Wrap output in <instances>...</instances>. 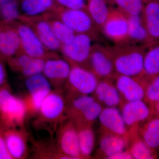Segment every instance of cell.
Returning a JSON list of instances; mask_svg holds the SVG:
<instances>
[{"instance_id": "36", "label": "cell", "mask_w": 159, "mask_h": 159, "mask_svg": "<svg viewBox=\"0 0 159 159\" xmlns=\"http://www.w3.org/2000/svg\"><path fill=\"white\" fill-rule=\"evenodd\" d=\"M58 7L66 9H86L85 0H54Z\"/></svg>"}, {"instance_id": "17", "label": "cell", "mask_w": 159, "mask_h": 159, "mask_svg": "<svg viewBox=\"0 0 159 159\" xmlns=\"http://www.w3.org/2000/svg\"><path fill=\"white\" fill-rule=\"evenodd\" d=\"M127 16L130 44L140 46L145 48L153 44L144 25L141 14Z\"/></svg>"}, {"instance_id": "10", "label": "cell", "mask_w": 159, "mask_h": 159, "mask_svg": "<svg viewBox=\"0 0 159 159\" xmlns=\"http://www.w3.org/2000/svg\"><path fill=\"white\" fill-rule=\"evenodd\" d=\"M19 20L29 26L46 48L52 52H60L61 44L53 33L51 26L43 15L27 16L20 15Z\"/></svg>"}, {"instance_id": "24", "label": "cell", "mask_w": 159, "mask_h": 159, "mask_svg": "<svg viewBox=\"0 0 159 159\" xmlns=\"http://www.w3.org/2000/svg\"><path fill=\"white\" fill-rule=\"evenodd\" d=\"M51 26L53 33L61 45L71 43L76 33L61 20L53 12L43 15Z\"/></svg>"}, {"instance_id": "22", "label": "cell", "mask_w": 159, "mask_h": 159, "mask_svg": "<svg viewBox=\"0 0 159 159\" xmlns=\"http://www.w3.org/2000/svg\"><path fill=\"white\" fill-rule=\"evenodd\" d=\"M144 60L143 78L148 83L159 75V42L147 48Z\"/></svg>"}, {"instance_id": "19", "label": "cell", "mask_w": 159, "mask_h": 159, "mask_svg": "<svg viewBox=\"0 0 159 159\" xmlns=\"http://www.w3.org/2000/svg\"><path fill=\"white\" fill-rule=\"evenodd\" d=\"M5 141L12 159H25L27 157V135L24 129L10 130L5 134Z\"/></svg>"}, {"instance_id": "2", "label": "cell", "mask_w": 159, "mask_h": 159, "mask_svg": "<svg viewBox=\"0 0 159 159\" xmlns=\"http://www.w3.org/2000/svg\"><path fill=\"white\" fill-rule=\"evenodd\" d=\"M53 13L76 34L89 35L93 39L98 36L93 22L86 9H66L57 7Z\"/></svg>"}, {"instance_id": "32", "label": "cell", "mask_w": 159, "mask_h": 159, "mask_svg": "<svg viewBox=\"0 0 159 159\" xmlns=\"http://www.w3.org/2000/svg\"><path fill=\"white\" fill-rule=\"evenodd\" d=\"M95 101V99L90 95H79L74 97L68 108V113L73 119H75Z\"/></svg>"}, {"instance_id": "35", "label": "cell", "mask_w": 159, "mask_h": 159, "mask_svg": "<svg viewBox=\"0 0 159 159\" xmlns=\"http://www.w3.org/2000/svg\"><path fill=\"white\" fill-rule=\"evenodd\" d=\"M145 99L154 107L159 102V75L148 83L145 90Z\"/></svg>"}, {"instance_id": "14", "label": "cell", "mask_w": 159, "mask_h": 159, "mask_svg": "<svg viewBox=\"0 0 159 159\" xmlns=\"http://www.w3.org/2000/svg\"><path fill=\"white\" fill-rule=\"evenodd\" d=\"M23 53L17 31L10 24L0 25V55L9 60Z\"/></svg>"}, {"instance_id": "15", "label": "cell", "mask_w": 159, "mask_h": 159, "mask_svg": "<svg viewBox=\"0 0 159 159\" xmlns=\"http://www.w3.org/2000/svg\"><path fill=\"white\" fill-rule=\"evenodd\" d=\"M11 68L25 78L43 73L45 60L21 53L8 60Z\"/></svg>"}, {"instance_id": "23", "label": "cell", "mask_w": 159, "mask_h": 159, "mask_svg": "<svg viewBox=\"0 0 159 159\" xmlns=\"http://www.w3.org/2000/svg\"><path fill=\"white\" fill-rule=\"evenodd\" d=\"M94 93L99 101L107 107H116L121 102L120 94L116 87L108 80L99 82Z\"/></svg>"}, {"instance_id": "31", "label": "cell", "mask_w": 159, "mask_h": 159, "mask_svg": "<svg viewBox=\"0 0 159 159\" xmlns=\"http://www.w3.org/2000/svg\"><path fill=\"white\" fill-rule=\"evenodd\" d=\"M25 78V86L28 93L39 91L52 90L51 84L43 73Z\"/></svg>"}, {"instance_id": "28", "label": "cell", "mask_w": 159, "mask_h": 159, "mask_svg": "<svg viewBox=\"0 0 159 159\" xmlns=\"http://www.w3.org/2000/svg\"><path fill=\"white\" fill-rule=\"evenodd\" d=\"M142 140L154 150L159 148V116L150 119L143 126Z\"/></svg>"}, {"instance_id": "18", "label": "cell", "mask_w": 159, "mask_h": 159, "mask_svg": "<svg viewBox=\"0 0 159 159\" xmlns=\"http://www.w3.org/2000/svg\"><path fill=\"white\" fill-rule=\"evenodd\" d=\"M151 110L143 100L127 102L123 106L122 115L126 125L132 126L150 117Z\"/></svg>"}, {"instance_id": "27", "label": "cell", "mask_w": 159, "mask_h": 159, "mask_svg": "<svg viewBox=\"0 0 159 159\" xmlns=\"http://www.w3.org/2000/svg\"><path fill=\"white\" fill-rule=\"evenodd\" d=\"M80 153L82 157H87L93 152L95 145V135L88 124H77Z\"/></svg>"}, {"instance_id": "6", "label": "cell", "mask_w": 159, "mask_h": 159, "mask_svg": "<svg viewBox=\"0 0 159 159\" xmlns=\"http://www.w3.org/2000/svg\"><path fill=\"white\" fill-rule=\"evenodd\" d=\"M101 32L115 45H130L127 16L117 8H110L108 17Z\"/></svg>"}, {"instance_id": "5", "label": "cell", "mask_w": 159, "mask_h": 159, "mask_svg": "<svg viewBox=\"0 0 159 159\" xmlns=\"http://www.w3.org/2000/svg\"><path fill=\"white\" fill-rule=\"evenodd\" d=\"M93 39L87 34H76L71 43L61 45L60 52L71 63L89 69Z\"/></svg>"}, {"instance_id": "8", "label": "cell", "mask_w": 159, "mask_h": 159, "mask_svg": "<svg viewBox=\"0 0 159 159\" xmlns=\"http://www.w3.org/2000/svg\"><path fill=\"white\" fill-rule=\"evenodd\" d=\"M89 69L98 78L108 79L116 74L113 60L109 47L96 44L92 46Z\"/></svg>"}, {"instance_id": "26", "label": "cell", "mask_w": 159, "mask_h": 159, "mask_svg": "<svg viewBox=\"0 0 159 159\" xmlns=\"http://www.w3.org/2000/svg\"><path fill=\"white\" fill-rule=\"evenodd\" d=\"M125 146L124 138L113 134H108L102 137L99 143L100 150L107 159L124 151Z\"/></svg>"}, {"instance_id": "39", "label": "cell", "mask_w": 159, "mask_h": 159, "mask_svg": "<svg viewBox=\"0 0 159 159\" xmlns=\"http://www.w3.org/2000/svg\"><path fill=\"white\" fill-rule=\"evenodd\" d=\"M6 77V70L0 59V86H2L5 83Z\"/></svg>"}, {"instance_id": "34", "label": "cell", "mask_w": 159, "mask_h": 159, "mask_svg": "<svg viewBox=\"0 0 159 159\" xmlns=\"http://www.w3.org/2000/svg\"><path fill=\"white\" fill-rule=\"evenodd\" d=\"M102 109L100 103L94 101L74 120L77 124H88L99 118Z\"/></svg>"}, {"instance_id": "21", "label": "cell", "mask_w": 159, "mask_h": 159, "mask_svg": "<svg viewBox=\"0 0 159 159\" xmlns=\"http://www.w3.org/2000/svg\"><path fill=\"white\" fill-rule=\"evenodd\" d=\"M20 15L27 16H41L53 12L57 6L54 0H17Z\"/></svg>"}, {"instance_id": "37", "label": "cell", "mask_w": 159, "mask_h": 159, "mask_svg": "<svg viewBox=\"0 0 159 159\" xmlns=\"http://www.w3.org/2000/svg\"><path fill=\"white\" fill-rule=\"evenodd\" d=\"M11 159L12 158L7 149L5 138L0 134V159Z\"/></svg>"}, {"instance_id": "33", "label": "cell", "mask_w": 159, "mask_h": 159, "mask_svg": "<svg viewBox=\"0 0 159 159\" xmlns=\"http://www.w3.org/2000/svg\"><path fill=\"white\" fill-rule=\"evenodd\" d=\"M129 152L133 159H152L157 158L155 150L150 148L142 139L137 140L134 142Z\"/></svg>"}, {"instance_id": "30", "label": "cell", "mask_w": 159, "mask_h": 159, "mask_svg": "<svg viewBox=\"0 0 159 159\" xmlns=\"http://www.w3.org/2000/svg\"><path fill=\"white\" fill-rule=\"evenodd\" d=\"M111 4L116 5L117 9L126 15L142 14L144 6L143 0H109Z\"/></svg>"}, {"instance_id": "12", "label": "cell", "mask_w": 159, "mask_h": 159, "mask_svg": "<svg viewBox=\"0 0 159 159\" xmlns=\"http://www.w3.org/2000/svg\"><path fill=\"white\" fill-rule=\"evenodd\" d=\"M66 109L65 99L61 92L52 90L44 99L38 113L42 121L56 123L60 121Z\"/></svg>"}, {"instance_id": "41", "label": "cell", "mask_w": 159, "mask_h": 159, "mask_svg": "<svg viewBox=\"0 0 159 159\" xmlns=\"http://www.w3.org/2000/svg\"><path fill=\"white\" fill-rule=\"evenodd\" d=\"M0 59H2V58H1V55H0Z\"/></svg>"}, {"instance_id": "25", "label": "cell", "mask_w": 159, "mask_h": 159, "mask_svg": "<svg viewBox=\"0 0 159 159\" xmlns=\"http://www.w3.org/2000/svg\"><path fill=\"white\" fill-rule=\"evenodd\" d=\"M86 9L97 30L102 31L110 10L106 0H87Z\"/></svg>"}, {"instance_id": "7", "label": "cell", "mask_w": 159, "mask_h": 159, "mask_svg": "<svg viewBox=\"0 0 159 159\" xmlns=\"http://www.w3.org/2000/svg\"><path fill=\"white\" fill-rule=\"evenodd\" d=\"M70 64V73L64 88H69L80 95L94 93L99 83L98 77L90 70Z\"/></svg>"}, {"instance_id": "3", "label": "cell", "mask_w": 159, "mask_h": 159, "mask_svg": "<svg viewBox=\"0 0 159 159\" xmlns=\"http://www.w3.org/2000/svg\"><path fill=\"white\" fill-rule=\"evenodd\" d=\"M9 24L14 27L17 31L24 54L34 58L45 60L59 57L57 53L46 48L34 31L25 23L18 20Z\"/></svg>"}, {"instance_id": "11", "label": "cell", "mask_w": 159, "mask_h": 159, "mask_svg": "<svg viewBox=\"0 0 159 159\" xmlns=\"http://www.w3.org/2000/svg\"><path fill=\"white\" fill-rule=\"evenodd\" d=\"M71 70L70 63L65 58L59 57L47 60L43 74L54 90L61 92L63 90Z\"/></svg>"}, {"instance_id": "20", "label": "cell", "mask_w": 159, "mask_h": 159, "mask_svg": "<svg viewBox=\"0 0 159 159\" xmlns=\"http://www.w3.org/2000/svg\"><path fill=\"white\" fill-rule=\"evenodd\" d=\"M99 119L102 126L109 130L111 134L123 136L126 133V125L122 114L116 107L103 109Z\"/></svg>"}, {"instance_id": "38", "label": "cell", "mask_w": 159, "mask_h": 159, "mask_svg": "<svg viewBox=\"0 0 159 159\" xmlns=\"http://www.w3.org/2000/svg\"><path fill=\"white\" fill-rule=\"evenodd\" d=\"M110 159H133L129 151H123L114 155L109 158Z\"/></svg>"}, {"instance_id": "29", "label": "cell", "mask_w": 159, "mask_h": 159, "mask_svg": "<svg viewBox=\"0 0 159 159\" xmlns=\"http://www.w3.org/2000/svg\"><path fill=\"white\" fill-rule=\"evenodd\" d=\"M20 15L17 0H0V25L11 24Z\"/></svg>"}, {"instance_id": "16", "label": "cell", "mask_w": 159, "mask_h": 159, "mask_svg": "<svg viewBox=\"0 0 159 159\" xmlns=\"http://www.w3.org/2000/svg\"><path fill=\"white\" fill-rule=\"evenodd\" d=\"M141 15L152 42H159V0H145Z\"/></svg>"}, {"instance_id": "1", "label": "cell", "mask_w": 159, "mask_h": 159, "mask_svg": "<svg viewBox=\"0 0 159 159\" xmlns=\"http://www.w3.org/2000/svg\"><path fill=\"white\" fill-rule=\"evenodd\" d=\"M109 48L116 74L133 77H143L146 48L133 45H115Z\"/></svg>"}, {"instance_id": "40", "label": "cell", "mask_w": 159, "mask_h": 159, "mask_svg": "<svg viewBox=\"0 0 159 159\" xmlns=\"http://www.w3.org/2000/svg\"><path fill=\"white\" fill-rule=\"evenodd\" d=\"M154 108H155L158 116H159V102L154 107Z\"/></svg>"}, {"instance_id": "4", "label": "cell", "mask_w": 159, "mask_h": 159, "mask_svg": "<svg viewBox=\"0 0 159 159\" xmlns=\"http://www.w3.org/2000/svg\"><path fill=\"white\" fill-rule=\"evenodd\" d=\"M0 112L6 124L22 128L27 116L24 99L14 96L6 89L0 90Z\"/></svg>"}, {"instance_id": "9", "label": "cell", "mask_w": 159, "mask_h": 159, "mask_svg": "<svg viewBox=\"0 0 159 159\" xmlns=\"http://www.w3.org/2000/svg\"><path fill=\"white\" fill-rule=\"evenodd\" d=\"M57 147L64 159L82 157L80 148L78 132L74 122H68L60 127L57 133Z\"/></svg>"}, {"instance_id": "13", "label": "cell", "mask_w": 159, "mask_h": 159, "mask_svg": "<svg viewBox=\"0 0 159 159\" xmlns=\"http://www.w3.org/2000/svg\"><path fill=\"white\" fill-rule=\"evenodd\" d=\"M147 84L143 77L118 75L116 78V86L127 102L145 99Z\"/></svg>"}]
</instances>
